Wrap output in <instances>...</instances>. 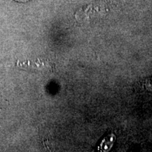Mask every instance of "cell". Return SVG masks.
Instances as JSON below:
<instances>
[{"label":"cell","mask_w":152,"mask_h":152,"mask_svg":"<svg viewBox=\"0 0 152 152\" xmlns=\"http://www.w3.org/2000/svg\"><path fill=\"white\" fill-rule=\"evenodd\" d=\"M15 1H18V2H27L29 0H15Z\"/></svg>","instance_id":"1"}]
</instances>
